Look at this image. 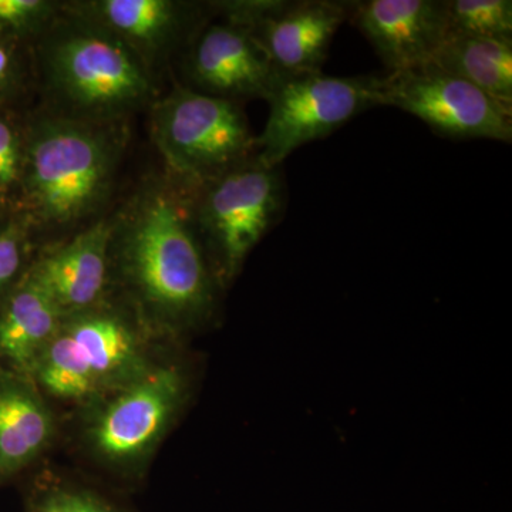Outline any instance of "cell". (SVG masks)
<instances>
[{
	"label": "cell",
	"mask_w": 512,
	"mask_h": 512,
	"mask_svg": "<svg viewBox=\"0 0 512 512\" xmlns=\"http://www.w3.org/2000/svg\"><path fill=\"white\" fill-rule=\"evenodd\" d=\"M348 20L389 73L427 66L448 37L446 0H349Z\"/></svg>",
	"instance_id": "obj_13"
},
{
	"label": "cell",
	"mask_w": 512,
	"mask_h": 512,
	"mask_svg": "<svg viewBox=\"0 0 512 512\" xmlns=\"http://www.w3.org/2000/svg\"><path fill=\"white\" fill-rule=\"evenodd\" d=\"M28 109H0V202L18 212L28 141Z\"/></svg>",
	"instance_id": "obj_19"
},
{
	"label": "cell",
	"mask_w": 512,
	"mask_h": 512,
	"mask_svg": "<svg viewBox=\"0 0 512 512\" xmlns=\"http://www.w3.org/2000/svg\"><path fill=\"white\" fill-rule=\"evenodd\" d=\"M63 316L26 271L0 298V366L30 376Z\"/></svg>",
	"instance_id": "obj_16"
},
{
	"label": "cell",
	"mask_w": 512,
	"mask_h": 512,
	"mask_svg": "<svg viewBox=\"0 0 512 512\" xmlns=\"http://www.w3.org/2000/svg\"><path fill=\"white\" fill-rule=\"evenodd\" d=\"M35 97L32 46L0 35V109H29Z\"/></svg>",
	"instance_id": "obj_21"
},
{
	"label": "cell",
	"mask_w": 512,
	"mask_h": 512,
	"mask_svg": "<svg viewBox=\"0 0 512 512\" xmlns=\"http://www.w3.org/2000/svg\"><path fill=\"white\" fill-rule=\"evenodd\" d=\"M190 370L165 353L123 389L76 412L84 456L113 476H143L191 397Z\"/></svg>",
	"instance_id": "obj_5"
},
{
	"label": "cell",
	"mask_w": 512,
	"mask_h": 512,
	"mask_svg": "<svg viewBox=\"0 0 512 512\" xmlns=\"http://www.w3.org/2000/svg\"><path fill=\"white\" fill-rule=\"evenodd\" d=\"M57 433L55 409L32 377L0 366V485L35 466Z\"/></svg>",
	"instance_id": "obj_15"
},
{
	"label": "cell",
	"mask_w": 512,
	"mask_h": 512,
	"mask_svg": "<svg viewBox=\"0 0 512 512\" xmlns=\"http://www.w3.org/2000/svg\"><path fill=\"white\" fill-rule=\"evenodd\" d=\"M110 288L156 335L177 343L207 326L222 286L202 247L191 185L147 173L110 211Z\"/></svg>",
	"instance_id": "obj_1"
},
{
	"label": "cell",
	"mask_w": 512,
	"mask_h": 512,
	"mask_svg": "<svg viewBox=\"0 0 512 512\" xmlns=\"http://www.w3.org/2000/svg\"><path fill=\"white\" fill-rule=\"evenodd\" d=\"M25 512H128L100 491L55 474L37 478Z\"/></svg>",
	"instance_id": "obj_18"
},
{
	"label": "cell",
	"mask_w": 512,
	"mask_h": 512,
	"mask_svg": "<svg viewBox=\"0 0 512 512\" xmlns=\"http://www.w3.org/2000/svg\"><path fill=\"white\" fill-rule=\"evenodd\" d=\"M174 345L111 293L63 316L30 377L50 403L79 412L143 376Z\"/></svg>",
	"instance_id": "obj_4"
},
{
	"label": "cell",
	"mask_w": 512,
	"mask_h": 512,
	"mask_svg": "<svg viewBox=\"0 0 512 512\" xmlns=\"http://www.w3.org/2000/svg\"><path fill=\"white\" fill-rule=\"evenodd\" d=\"M63 0H0V35L32 46L62 12Z\"/></svg>",
	"instance_id": "obj_23"
},
{
	"label": "cell",
	"mask_w": 512,
	"mask_h": 512,
	"mask_svg": "<svg viewBox=\"0 0 512 512\" xmlns=\"http://www.w3.org/2000/svg\"><path fill=\"white\" fill-rule=\"evenodd\" d=\"M286 185L281 167L249 158L214 180L191 185L198 237L222 289L235 281L252 249L281 222Z\"/></svg>",
	"instance_id": "obj_6"
},
{
	"label": "cell",
	"mask_w": 512,
	"mask_h": 512,
	"mask_svg": "<svg viewBox=\"0 0 512 512\" xmlns=\"http://www.w3.org/2000/svg\"><path fill=\"white\" fill-rule=\"evenodd\" d=\"M15 211L10 210L8 205L3 204V202H0V228L3 227V225L8 222L9 218L12 217V214Z\"/></svg>",
	"instance_id": "obj_24"
},
{
	"label": "cell",
	"mask_w": 512,
	"mask_h": 512,
	"mask_svg": "<svg viewBox=\"0 0 512 512\" xmlns=\"http://www.w3.org/2000/svg\"><path fill=\"white\" fill-rule=\"evenodd\" d=\"M25 174L20 210L37 249L57 244L113 210L130 146V120L26 114Z\"/></svg>",
	"instance_id": "obj_2"
},
{
	"label": "cell",
	"mask_w": 512,
	"mask_h": 512,
	"mask_svg": "<svg viewBox=\"0 0 512 512\" xmlns=\"http://www.w3.org/2000/svg\"><path fill=\"white\" fill-rule=\"evenodd\" d=\"M37 107L73 119L131 120L160 96V79L116 36L63 9L32 43Z\"/></svg>",
	"instance_id": "obj_3"
},
{
	"label": "cell",
	"mask_w": 512,
	"mask_h": 512,
	"mask_svg": "<svg viewBox=\"0 0 512 512\" xmlns=\"http://www.w3.org/2000/svg\"><path fill=\"white\" fill-rule=\"evenodd\" d=\"M431 64L512 109V39L448 36Z\"/></svg>",
	"instance_id": "obj_17"
},
{
	"label": "cell",
	"mask_w": 512,
	"mask_h": 512,
	"mask_svg": "<svg viewBox=\"0 0 512 512\" xmlns=\"http://www.w3.org/2000/svg\"><path fill=\"white\" fill-rule=\"evenodd\" d=\"M383 74L285 76L269 96V114L256 136V157L281 167L293 151L335 133L359 114L382 107Z\"/></svg>",
	"instance_id": "obj_8"
},
{
	"label": "cell",
	"mask_w": 512,
	"mask_h": 512,
	"mask_svg": "<svg viewBox=\"0 0 512 512\" xmlns=\"http://www.w3.org/2000/svg\"><path fill=\"white\" fill-rule=\"evenodd\" d=\"M217 16L241 26L288 76L322 72L349 0H217Z\"/></svg>",
	"instance_id": "obj_9"
},
{
	"label": "cell",
	"mask_w": 512,
	"mask_h": 512,
	"mask_svg": "<svg viewBox=\"0 0 512 512\" xmlns=\"http://www.w3.org/2000/svg\"><path fill=\"white\" fill-rule=\"evenodd\" d=\"M63 9L116 36L158 79L217 16L214 2L195 0H63Z\"/></svg>",
	"instance_id": "obj_11"
},
{
	"label": "cell",
	"mask_w": 512,
	"mask_h": 512,
	"mask_svg": "<svg viewBox=\"0 0 512 512\" xmlns=\"http://www.w3.org/2000/svg\"><path fill=\"white\" fill-rule=\"evenodd\" d=\"M448 36L512 39L511 0H446Z\"/></svg>",
	"instance_id": "obj_20"
},
{
	"label": "cell",
	"mask_w": 512,
	"mask_h": 512,
	"mask_svg": "<svg viewBox=\"0 0 512 512\" xmlns=\"http://www.w3.org/2000/svg\"><path fill=\"white\" fill-rule=\"evenodd\" d=\"M178 84L235 103L268 100L285 76L241 26L220 20L204 26L180 59Z\"/></svg>",
	"instance_id": "obj_12"
},
{
	"label": "cell",
	"mask_w": 512,
	"mask_h": 512,
	"mask_svg": "<svg viewBox=\"0 0 512 512\" xmlns=\"http://www.w3.org/2000/svg\"><path fill=\"white\" fill-rule=\"evenodd\" d=\"M110 212L57 244L37 249L28 275L63 315L99 305L111 295Z\"/></svg>",
	"instance_id": "obj_14"
},
{
	"label": "cell",
	"mask_w": 512,
	"mask_h": 512,
	"mask_svg": "<svg viewBox=\"0 0 512 512\" xmlns=\"http://www.w3.org/2000/svg\"><path fill=\"white\" fill-rule=\"evenodd\" d=\"M36 252L28 218L22 212H13L0 228V298L25 276Z\"/></svg>",
	"instance_id": "obj_22"
},
{
	"label": "cell",
	"mask_w": 512,
	"mask_h": 512,
	"mask_svg": "<svg viewBox=\"0 0 512 512\" xmlns=\"http://www.w3.org/2000/svg\"><path fill=\"white\" fill-rule=\"evenodd\" d=\"M382 107H396L451 140L511 143L512 109L436 64L383 74Z\"/></svg>",
	"instance_id": "obj_10"
},
{
	"label": "cell",
	"mask_w": 512,
	"mask_h": 512,
	"mask_svg": "<svg viewBox=\"0 0 512 512\" xmlns=\"http://www.w3.org/2000/svg\"><path fill=\"white\" fill-rule=\"evenodd\" d=\"M148 131L168 174L200 185L256 156L244 104L175 84L148 109Z\"/></svg>",
	"instance_id": "obj_7"
}]
</instances>
